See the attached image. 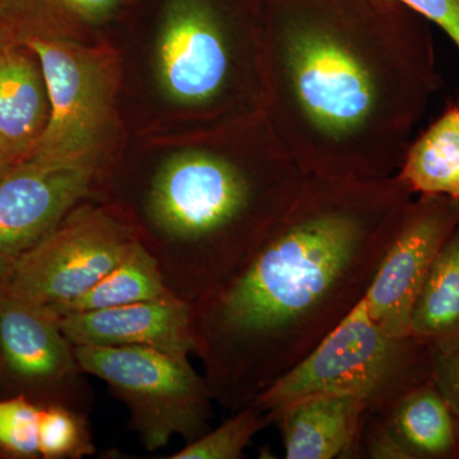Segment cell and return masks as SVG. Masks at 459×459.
<instances>
[{"instance_id": "1", "label": "cell", "mask_w": 459, "mask_h": 459, "mask_svg": "<svg viewBox=\"0 0 459 459\" xmlns=\"http://www.w3.org/2000/svg\"><path fill=\"white\" fill-rule=\"evenodd\" d=\"M413 193L397 177H307L268 237L192 303L195 355L231 412L312 353L365 300Z\"/></svg>"}, {"instance_id": "2", "label": "cell", "mask_w": 459, "mask_h": 459, "mask_svg": "<svg viewBox=\"0 0 459 459\" xmlns=\"http://www.w3.org/2000/svg\"><path fill=\"white\" fill-rule=\"evenodd\" d=\"M392 2L282 0L262 33L263 119L307 177L400 170L440 81L430 33Z\"/></svg>"}, {"instance_id": "3", "label": "cell", "mask_w": 459, "mask_h": 459, "mask_svg": "<svg viewBox=\"0 0 459 459\" xmlns=\"http://www.w3.org/2000/svg\"><path fill=\"white\" fill-rule=\"evenodd\" d=\"M307 178L268 126L247 150L174 153L151 175L126 219L171 294L192 304L255 252Z\"/></svg>"}, {"instance_id": "4", "label": "cell", "mask_w": 459, "mask_h": 459, "mask_svg": "<svg viewBox=\"0 0 459 459\" xmlns=\"http://www.w3.org/2000/svg\"><path fill=\"white\" fill-rule=\"evenodd\" d=\"M430 349L411 334L374 322L364 301L312 353L253 403L272 413L313 394L360 398L369 415L385 416L412 389L431 380Z\"/></svg>"}, {"instance_id": "5", "label": "cell", "mask_w": 459, "mask_h": 459, "mask_svg": "<svg viewBox=\"0 0 459 459\" xmlns=\"http://www.w3.org/2000/svg\"><path fill=\"white\" fill-rule=\"evenodd\" d=\"M11 11L18 44L38 57L49 96V119L29 160L100 168L113 108L111 60L57 35V14L32 0H16Z\"/></svg>"}, {"instance_id": "6", "label": "cell", "mask_w": 459, "mask_h": 459, "mask_svg": "<svg viewBox=\"0 0 459 459\" xmlns=\"http://www.w3.org/2000/svg\"><path fill=\"white\" fill-rule=\"evenodd\" d=\"M87 376L102 380L126 404L129 427L150 452L172 437L190 443L211 430L214 400L189 356L152 347L74 344Z\"/></svg>"}, {"instance_id": "7", "label": "cell", "mask_w": 459, "mask_h": 459, "mask_svg": "<svg viewBox=\"0 0 459 459\" xmlns=\"http://www.w3.org/2000/svg\"><path fill=\"white\" fill-rule=\"evenodd\" d=\"M140 243L114 205L78 204L14 268L2 291L59 313Z\"/></svg>"}, {"instance_id": "8", "label": "cell", "mask_w": 459, "mask_h": 459, "mask_svg": "<svg viewBox=\"0 0 459 459\" xmlns=\"http://www.w3.org/2000/svg\"><path fill=\"white\" fill-rule=\"evenodd\" d=\"M243 44L212 0H171L157 42L162 90L180 107L221 110L249 59Z\"/></svg>"}, {"instance_id": "9", "label": "cell", "mask_w": 459, "mask_h": 459, "mask_svg": "<svg viewBox=\"0 0 459 459\" xmlns=\"http://www.w3.org/2000/svg\"><path fill=\"white\" fill-rule=\"evenodd\" d=\"M50 307L0 290V397L62 404L89 415L92 389Z\"/></svg>"}, {"instance_id": "10", "label": "cell", "mask_w": 459, "mask_h": 459, "mask_svg": "<svg viewBox=\"0 0 459 459\" xmlns=\"http://www.w3.org/2000/svg\"><path fill=\"white\" fill-rule=\"evenodd\" d=\"M100 168L27 161L0 177V290L23 258L93 195Z\"/></svg>"}, {"instance_id": "11", "label": "cell", "mask_w": 459, "mask_h": 459, "mask_svg": "<svg viewBox=\"0 0 459 459\" xmlns=\"http://www.w3.org/2000/svg\"><path fill=\"white\" fill-rule=\"evenodd\" d=\"M458 226L459 199L433 195L413 199L364 300L371 319L389 333L410 334L413 305Z\"/></svg>"}, {"instance_id": "12", "label": "cell", "mask_w": 459, "mask_h": 459, "mask_svg": "<svg viewBox=\"0 0 459 459\" xmlns=\"http://www.w3.org/2000/svg\"><path fill=\"white\" fill-rule=\"evenodd\" d=\"M74 344L152 347L179 355H195L192 304L177 296L60 316Z\"/></svg>"}, {"instance_id": "13", "label": "cell", "mask_w": 459, "mask_h": 459, "mask_svg": "<svg viewBox=\"0 0 459 459\" xmlns=\"http://www.w3.org/2000/svg\"><path fill=\"white\" fill-rule=\"evenodd\" d=\"M287 459L359 457L367 406L349 394H313L268 413Z\"/></svg>"}, {"instance_id": "14", "label": "cell", "mask_w": 459, "mask_h": 459, "mask_svg": "<svg viewBox=\"0 0 459 459\" xmlns=\"http://www.w3.org/2000/svg\"><path fill=\"white\" fill-rule=\"evenodd\" d=\"M49 119V96L40 63L16 45L0 56V135L22 161L32 155Z\"/></svg>"}, {"instance_id": "15", "label": "cell", "mask_w": 459, "mask_h": 459, "mask_svg": "<svg viewBox=\"0 0 459 459\" xmlns=\"http://www.w3.org/2000/svg\"><path fill=\"white\" fill-rule=\"evenodd\" d=\"M383 419L410 459H459V420L433 379L402 397Z\"/></svg>"}, {"instance_id": "16", "label": "cell", "mask_w": 459, "mask_h": 459, "mask_svg": "<svg viewBox=\"0 0 459 459\" xmlns=\"http://www.w3.org/2000/svg\"><path fill=\"white\" fill-rule=\"evenodd\" d=\"M409 333L435 355L459 352V226L429 272L413 305Z\"/></svg>"}, {"instance_id": "17", "label": "cell", "mask_w": 459, "mask_h": 459, "mask_svg": "<svg viewBox=\"0 0 459 459\" xmlns=\"http://www.w3.org/2000/svg\"><path fill=\"white\" fill-rule=\"evenodd\" d=\"M395 175L413 195L459 199V105H449L411 142Z\"/></svg>"}, {"instance_id": "18", "label": "cell", "mask_w": 459, "mask_h": 459, "mask_svg": "<svg viewBox=\"0 0 459 459\" xmlns=\"http://www.w3.org/2000/svg\"><path fill=\"white\" fill-rule=\"evenodd\" d=\"M170 296L174 295L166 286L156 259L138 243L114 270L91 287L86 294L66 305L59 313V318L69 313L108 309Z\"/></svg>"}, {"instance_id": "19", "label": "cell", "mask_w": 459, "mask_h": 459, "mask_svg": "<svg viewBox=\"0 0 459 459\" xmlns=\"http://www.w3.org/2000/svg\"><path fill=\"white\" fill-rule=\"evenodd\" d=\"M272 425L270 415L255 403L232 412L231 418L214 430L186 443L170 459H238L253 437Z\"/></svg>"}, {"instance_id": "20", "label": "cell", "mask_w": 459, "mask_h": 459, "mask_svg": "<svg viewBox=\"0 0 459 459\" xmlns=\"http://www.w3.org/2000/svg\"><path fill=\"white\" fill-rule=\"evenodd\" d=\"M39 453L44 459H82L95 455L89 415L62 404L40 406Z\"/></svg>"}, {"instance_id": "21", "label": "cell", "mask_w": 459, "mask_h": 459, "mask_svg": "<svg viewBox=\"0 0 459 459\" xmlns=\"http://www.w3.org/2000/svg\"><path fill=\"white\" fill-rule=\"evenodd\" d=\"M40 406L23 397H0V457L40 458L39 453Z\"/></svg>"}, {"instance_id": "22", "label": "cell", "mask_w": 459, "mask_h": 459, "mask_svg": "<svg viewBox=\"0 0 459 459\" xmlns=\"http://www.w3.org/2000/svg\"><path fill=\"white\" fill-rule=\"evenodd\" d=\"M361 449L371 459H410L389 430L382 416L368 415L361 437Z\"/></svg>"}, {"instance_id": "23", "label": "cell", "mask_w": 459, "mask_h": 459, "mask_svg": "<svg viewBox=\"0 0 459 459\" xmlns=\"http://www.w3.org/2000/svg\"><path fill=\"white\" fill-rule=\"evenodd\" d=\"M443 30L459 50V0H395Z\"/></svg>"}, {"instance_id": "24", "label": "cell", "mask_w": 459, "mask_h": 459, "mask_svg": "<svg viewBox=\"0 0 459 459\" xmlns=\"http://www.w3.org/2000/svg\"><path fill=\"white\" fill-rule=\"evenodd\" d=\"M433 355L431 379L459 420V352Z\"/></svg>"}, {"instance_id": "25", "label": "cell", "mask_w": 459, "mask_h": 459, "mask_svg": "<svg viewBox=\"0 0 459 459\" xmlns=\"http://www.w3.org/2000/svg\"><path fill=\"white\" fill-rule=\"evenodd\" d=\"M56 13L72 14L89 22H98L110 16L120 0H38Z\"/></svg>"}, {"instance_id": "26", "label": "cell", "mask_w": 459, "mask_h": 459, "mask_svg": "<svg viewBox=\"0 0 459 459\" xmlns=\"http://www.w3.org/2000/svg\"><path fill=\"white\" fill-rule=\"evenodd\" d=\"M18 45L16 22L11 8L0 12V56Z\"/></svg>"}, {"instance_id": "27", "label": "cell", "mask_w": 459, "mask_h": 459, "mask_svg": "<svg viewBox=\"0 0 459 459\" xmlns=\"http://www.w3.org/2000/svg\"><path fill=\"white\" fill-rule=\"evenodd\" d=\"M23 162L0 135V177Z\"/></svg>"}, {"instance_id": "28", "label": "cell", "mask_w": 459, "mask_h": 459, "mask_svg": "<svg viewBox=\"0 0 459 459\" xmlns=\"http://www.w3.org/2000/svg\"><path fill=\"white\" fill-rule=\"evenodd\" d=\"M13 2V0H0V12L4 11L5 8L9 7V4Z\"/></svg>"}]
</instances>
